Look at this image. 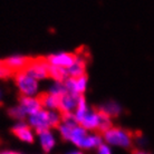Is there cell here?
<instances>
[{
    "mask_svg": "<svg viewBox=\"0 0 154 154\" xmlns=\"http://www.w3.org/2000/svg\"><path fill=\"white\" fill-rule=\"evenodd\" d=\"M29 123L35 128L36 132L58 128L62 123V115L58 111L54 112L51 109L40 108L36 113L29 115Z\"/></svg>",
    "mask_w": 154,
    "mask_h": 154,
    "instance_id": "cell-1",
    "label": "cell"
},
{
    "mask_svg": "<svg viewBox=\"0 0 154 154\" xmlns=\"http://www.w3.org/2000/svg\"><path fill=\"white\" fill-rule=\"evenodd\" d=\"M102 136L104 137V140L106 141L107 144L116 145V146L121 147L132 146L133 140H134L133 132L116 126H112L111 128H108L105 133L102 134Z\"/></svg>",
    "mask_w": 154,
    "mask_h": 154,
    "instance_id": "cell-2",
    "label": "cell"
},
{
    "mask_svg": "<svg viewBox=\"0 0 154 154\" xmlns=\"http://www.w3.org/2000/svg\"><path fill=\"white\" fill-rule=\"evenodd\" d=\"M16 86L18 87L20 95L34 96L38 91V79L32 77L27 72H19L14 76Z\"/></svg>",
    "mask_w": 154,
    "mask_h": 154,
    "instance_id": "cell-3",
    "label": "cell"
},
{
    "mask_svg": "<svg viewBox=\"0 0 154 154\" xmlns=\"http://www.w3.org/2000/svg\"><path fill=\"white\" fill-rule=\"evenodd\" d=\"M49 68L50 63L48 62L47 57H30L28 65L26 66V69L23 72H27L30 74L36 79H45L49 78Z\"/></svg>",
    "mask_w": 154,
    "mask_h": 154,
    "instance_id": "cell-4",
    "label": "cell"
},
{
    "mask_svg": "<svg viewBox=\"0 0 154 154\" xmlns=\"http://www.w3.org/2000/svg\"><path fill=\"white\" fill-rule=\"evenodd\" d=\"M77 58H78L77 53H58V54L49 55L47 59L51 65L63 67V68L67 69L76 62Z\"/></svg>",
    "mask_w": 154,
    "mask_h": 154,
    "instance_id": "cell-5",
    "label": "cell"
},
{
    "mask_svg": "<svg viewBox=\"0 0 154 154\" xmlns=\"http://www.w3.org/2000/svg\"><path fill=\"white\" fill-rule=\"evenodd\" d=\"M87 84V75H82L77 77H67L64 82L66 89L74 95H84Z\"/></svg>",
    "mask_w": 154,
    "mask_h": 154,
    "instance_id": "cell-6",
    "label": "cell"
},
{
    "mask_svg": "<svg viewBox=\"0 0 154 154\" xmlns=\"http://www.w3.org/2000/svg\"><path fill=\"white\" fill-rule=\"evenodd\" d=\"M78 123L84 127L85 130H91V131H98L100 123V116L98 108H95L94 111H87L82 119H78Z\"/></svg>",
    "mask_w": 154,
    "mask_h": 154,
    "instance_id": "cell-7",
    "label": "cell"
},
{
    "mask_svg": "<svg viewBox=\"0 0 154 154\" xmlns=\"http://www.w3.org/2000/svg\"><path fill=\"white\" fill-rule=\"evenodd\" d=\"M19 106L23 109L26 115H31L39 111L40 108H42L37 97L25 96V95L19 96Z\"/></svg>",
    "mask_w": 154,
    "mask_h": 154,
    "instance_id": "cell-8",
    "label": "cell"
},
{
    "mask_svg": "<svg viewBox=\"0 0 154 154\" xmlns=\"http://www.w3.org/2000/svg\"><path fill=\"white\" fill-rule=\"evenodd\" d=\"M37 98H38L39 103L42 105V108H46V109H57L58 111V106H59V96L55 95L54 93L49 92H45V93H40L37 95Z\"/></svg>",
    "mask_w": 154,
    "mask_h": 154,
    "instance_id": "cell-9",
    "label": "cell"
},
{
    "mask_svg": "<svg viewBox=\"0 0 154 154\" xmlns=\"http://www.w3.org/2000/svg\"><path fill=\"white\" fill-rule=\"evenodd\" d=\"M11 133L16 137L27 143L34 142V133L31 131V127L26 123H18L11 128Z\"/></svg>",
    "mask_w": 154,
    "mask_h": 154,
    "instance_id": "cell-10",
    "label": "cell"
},
{
    "mask_svg": "<svg viewBox=\"0 0 154 154\" xmlns=\"http://www.w3.org/2000/svg\"><path fill=\"white\" fill-rule=\"evenodd\" d=\"M30 57L29 56H11V57L5 58V62L7 63L9 68L15 73V75L19 72L26 69V66L28 65Z\"/></svg>",
    "mask_w": 154,
    "mask_h": 154,
    "instance_id": "cell-11",
    "label": "cell"
},
{
    "mask_svg": "<svg viewBox=\"0 0 154 154\" xmlns=\"http://www.w3.org/2000/svg\"><path fill=\"white\" fill-rule=\"evenodd\" d=\"M39 135V140H40V144H42V150L45 152H49L54 149L55 146V137L51 134L50 130H44V131L37 132Z\"/></svg>",
    "mask_w": 154,
    "mask_h": 154,
    "instance_id": "cell-12",
    "label": "cell"
},
{
    "mask_svg": "<svg viewBox=\"0 0 154 154\" xmlns=\"http://www.w3.org/2000/svg\"><path fill=\"white\" fill-rule=\"evenodd\" d=\"M67 77H68V73H67V69H66V68L54 66L50 64L49 78H53L56 83H64Z\"/></svg>",
    "mask_w": 154,
    "mask_h": 154,
    "instance_id": "cell-13",
    "label": "cell"
},
{
    "mask_svg": "<svg viewBox=\"0 0 154 154\" xmlns=\"http://www.w3.org/2000/svg\"><path fill=\"white\" fill-rule=\"evenodd\" d=\"M15 76V73L12 72L5 59H0V79H9Z\"/></svg>",
    "mask_w": 154,
    "mask_h": 154,
    "instance_id": "cell-14",
    "label": "cell"
},
{
    "mask_svg": "<svg viewBox=\"0 0 154 154\" xmlns=\"http://www.w3.org/2000/svg\"><path fill=\"white\" fill-rule=\"evenodd\" d=\"M8 114L15 119H25V116H26V113L23 112V109L20 107V106L11 107L8 111Z\"/></svg>",
    "mask_w": 154,
    "mask_h": 154,
    "instance_id": "cell-15",
    "label": "cell"
},
{
    "mask_svg": "<svg viewBox=\"0 0 154 154\" xmlns=\"http://www.w3.org/2000/svg\"><path fill=\"white\" fill-rule=\"evenodd\" d=\"M102 108H103L111 117H112V116H116L119 113V107L115 103H111V104H108V105H105L104 107H102Z\"/></svg>",
    "mask_w": 154,
    "mask_h": 154,
    "instance_id": "cell-16",
    "label": "cell"
},
{
    "mask_svg": "<svg viewBox=\"0 0 154 154\" xmlns=\"http://www.w3.org/2000/svg\"><path fill=\"white\" fill-rule=\"evenodd\" d=\"M97 154H112L111 153V149L108 147L107 144H102L100 143L97 149Z\"/></svg>",
    "mask_w": 154,
    "mask_h": 154,
    "instance_id": "cell-17",
    "label": "cell"
},
{
    "mask_svg": "<svg viewBox=\"0 0 154 154\" xmlns=\"http://www.w3.org/2000/svg\"><path fill=\"white\" fill-rule=\"evenodd\" d=\"M132 154H151V153H147L145 151L139 150V149H134V150L132 151Z\"/></svg>",
    "mask_w": 154,
    "mask_h": 154,
    "instance_id": "cell-18",
    "label": "cell"
},
{
    "mask_svg": "<svg viewBox=\"0 0 154 154\" xmlns=\"http://www.w3.org/2000/svg\"><path fill=\"white\" fill-rule=\"evenodd\" d=\"M67 154H83L82 152H79V151H72V152H69V153Z\"/></svg>",
    "mask_w": 154,
    "mask_h": 154,
    "instance_id": "cell-19",
    "label": "cell"
},
{
    "mask_svg": "<svg viewBox=\"0 0 154 154\" xmlns=\"http://www.w3.org/2000/svg\"><path fill=\"white\" fill-rule=\"evenodd\" d=\"M4 154H19L17 152H12V151H8V152H4Z\"/></svg>",
    "mask_w": 154,
    "mask_h": 154,
    "instance_id": "cell-20",
    "label": "cell"
},
{
    "mask_svg": "<svg viewBox=\"0 0 154 154\" xmlns=\"http://www.w3.org/2000/svg\"><path fill=\"white\" fill-rule=\"evenodd\" d=\"M1 96H2V94H1V91H0V105H1Z\"/></svg>",
    "mask_w": 154,
    "mask_h": 154,
    "instance_id": "cell-21",
    "label": "cell"
},
{
    "mask_svg": "<svg viewBox=\"0 0 154 154\" xmlns=\"http://www.w3.org/2000/svg\"><path fill=\"white\" fill-rule=\"evenodd\" d=\"M0 154H4V152H2V153H0Z\"/></svg>",
    "mask_w": 154,
    "mask_h": 154,
    "instance_id": "cell-22",
    "label": "cell"
}]
</instances>
